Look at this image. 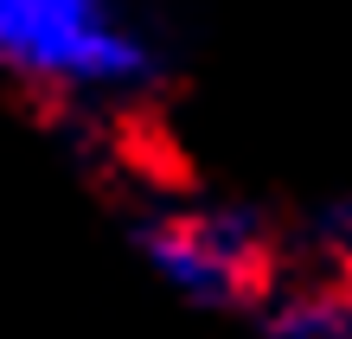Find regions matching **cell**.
<instances>
[{
	"instance_id": "obj_1",
	"label": "cell",
	"mask_w": 352,
	"mask_h": 339,
	"mask_svg": "<svg viewBox=\"0 0 352 339\" xmlns=\"http://www.w3.org/2000/svg\"><path fill=\"white\" fill-rule=\"evenodd\" d=\"M135 243L179 294L205 307H269L282 288V237L263 211L243 205L160 211L135 230Z\"/></svg>"
},
{
	"instance_id": "obj_2",
	"label": "cell",
	"mask_w": 352,
	"mask_h": 339,
	"mask_svg": "<svg viewBox=\"0 0 352 339\" xmlns=\"http://www.w3.org/2000/svg\"><path fill=\"white\" fill-rule=\"evenodd\" d=\"M0 71L38 90H122L148 83L154 58L90 0H0Z\"/></svg>"
},
{
	"instance_id": "obj_3",
	"label": "cell",
	"mask_w": 352,
	"mask_h": 339,
	"mask_svg": "<svg viewBox=\"0 0 352 339\" xmlns=\"http://www.w3.org/2000/svg\"><path fill=\"white\" fill-rule=\"evenodd\" d=\"M269 339H352V282L333 269H320L314 282L276 288V301L263 307Z\"/></svg>"
},
{
	"instance_id": "obj_4",
	"label": "cell",
	"mask_w": 352,
	"mask_h": 339,
	"mask_svg": "<svg viewBox=\"0 0 352 339\" xmlns=\"http://www.w3.org/2000/svg\"><path fill=\"white\" fill-rule=\"evenodd\" d=\"M320 250H327V269L352 282V205H340V211L320 218Z\"/></svg>"
}]
</instances>
